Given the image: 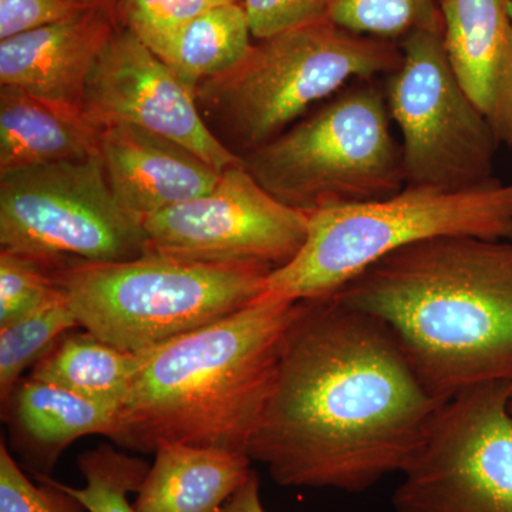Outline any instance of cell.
<instances>
[{
	"label": "cell",
	"instance_id": "cell-1",
	"mask_svg": "<svg viewBox=\"0 0 512 512\" xmlns=\"http://www.w3.org/2000/svg\"><path fill=\"white\" fill-rule=\"evenodd\" d=\"M441 403L382 320L298 301L247 454L284 487L362 493L406 470Z\"/></svg>",
	"mask_w": 512,
	"mask_h": 512
},
{
	"label": "cell",
	"instance_id": "cell-2",
	"mask_svg": "<svg viewBox=\"0 0 512 512\" xmlns=\"http://www.w3.org/2000/svg\"><path fill=\"white\" fill-rule=\"evenodd\" d=\"M332 296L386 323L439 402L477 384L512 383V241L427 239Z\"/></svg>",
	"mask_w": 512,
	"mask_h": 512
},
{
	"label": "cell",
	"instance_id": "cell-3",
	"mask_svg": "<svg viewBox=\"0 0 512 512\" xmlns=\"http://www.w3.org/2000/svg\"><path fill=\"white\" fill-rule=\"evenodd\" d=\"M296 306L264 293L227 318L144 352L110 440L138 453L185 444L247 454Z\"/></svg>",
	"mask_w": 512,
	"mask_h": 512
},
{
	"label": "cell",
	"instance_id": "cell-4",
	"mask_svg": "<svg viewBox=\"0 0 512 512\" xmlns=\"http://www.w3.org/2000/svg\"><path fill=\"white\" fill-rule=\"evenodd\" d=\"M402 59L400 45L356 35L325 16L259 40L237 66L198 84L195 100L212 134L242 158L313 104L352 80L389 76Z\"/></svg>",
	"mask_w": 512,
	"mask_h": 512
},
{
	"label": "cell",
	"instance_id": "cell-5",
	"mask_svg": "<svg viewBox=\"0 0 512 512\" xmlns=\"http://www.w3.org/2000/svg\"><path fill=\"white\" fill-rule=\"evenodd\" d=\"M439 237L512 241V181L463 191L406 185L386 200L313 212L301 251L271 272L265 295L330 296L384 256Z\"/></svg>",
	"mask_w": 512,
	"mask_h": 512
},
{
	"label": "cell",
	"instance_id": "cell-6",
	"mask_svg": "<svg viewBox=\"0 0 512 512\" xmlns=\"http://www.w3.org/2000/svg\"><path fill=\"white\" fill-rule=\"evenodd\" d=\"M274 271L146 254L111 264L77 262L53 275L80 328L114 348L144 353L261 298Z\"/></svg>",
	"mask_w": 512,
	"mask_h": 512
},
{
	"label": "cell",
	"instance_id": "cell-7",
	"mask_svg": "<svg viewBox=\"0 0 512 512\" xmlns=\"http://www.w3.org/2000/svg\"><path fill=\"white\" fill-rule=\"evenodd\" d=\"M386 93L357 80L315 114L242 157L276 200L306 214L393 197L406 187Z\"/></svg>",
	"mask_w": 512,
	"mask_h": 512
},
{
	"label": "cell",
	"instance_id": "cell-8",
	"mask_svg": "<svg viewBox=\"0 0 512 512\" xmlns=\"http://www.w3.org/2000/svg\"><path fill=\"white\" fill-rule=\"evenodd\" d=\"M0 245L57 269L133 261L147 237L111 192L99 151L0 175Z\"/></svg>",
	"mask_w": 512,
	"mask_h": 512
},
{
	"label": "cell",
	"instance_id": "cell-9",
	"mask_svg": "<svg viewBox=\"0 0 512 512\" xmlns=\"http://www.w3.org/2000/svg\"><path fill=\"white\" fill-rule=\"evenodd\" d=\"M400 49L402 63L386 76L384 93L402 134L406 185L463 191L493 181L500 143L458 82L443 29L410 33Z\"/></svg>",
	"mask_w": 512,
	"mask_h": 512
},
{
	"label": "cell",
	"instance_id": "cell-10",
	"mask_svg": "<svg viewBox=\"0 0 512 512\" xmlns=\"http://www.w3.org/2000/svg\"><path fill=\"white\" fill-rule=\"evenodd\" d=\"M511 394V382H490L441 403L394 491V510L512 512Z\"/></svg>",
	"mask_w": 512,
	"mask_h": 512
},
{
	"label": "cell",
	"instance_id": "cell-11",
	"mask_svg": "<svg viewBox=\"0 0 512 512\" xmlns=\"http://www.w3.org/2000/svg\"><path fill=\"white\" fill-rule=\"evenodd\" d=\"M141 222L146 254L278 269L305 244L309 214L276 200L241 163L222 171L214 190Z\"/></svg>",
	"mask_w": 512,
	"mask_h": 512
},
{
	"label": "cell",
	"instance_id": "cell-12",
	"mask_svg": "<svg viewBox=\"0 0 512 512\" xmlns=\"http://www.w3.org/2000/svg\"><path fill=\"white\" fill-rule=\"evenodd\" d=\"M82 111L100 130L133 126L170 138L221 173L242 163L202 119L195 89L124 26L90 74Z\"/></svg>",
	"mask_w": 512,
	"mask_h": 512
},
{
	"label": "cell",
	"instance_id": "cell-13",
	"mask_svg": "<svg viewBox=\"0 0 512 512\" xmlns=\"http://www.w3.org/2000/svg\"><path fill=\"white\" fill-rule=\"evenodd\" d=\"M121 26L116 5L0 40V87L82 111L97 60ZM83 113V111H82Z\"/></svg>",
	"mask_w": 512,
	"mask_h": 512
},
{
	"label": "cell",
	"instance_id": "cell-14",
	"mask_svg": "<svg viewBox=\"0 0 512 512\" xmlns=\"http://www.w3.org/2000/svg\"><path fill=\"white\" fill-rule=\"evenodd\" d=\"M100 156L114 197L141 221L214 190L222 174L170 138L133 126L101 130Z\"/></svg>",
	"mask_w": 512,
	"mask_h": 512
},
{
	"label": "cell",
	"instance_id": "cell-15",
	"mask_svg": "<svg viewBox=\"0 0 512 512\" xmlns=\"http://www.w3.org/2000/svg\"><path fill=\"white\" fill-rule=\"evenodd\" d=\"M441 16L458 82L512 148V0H443Z\"/></svg>",
	"mask_w": 512,
	"mask_h": 512
},
{
	"label": "cell",
	"instance_id": "cell-16",
	"mask_svg": "<svg viewBox=\"0 0 512 512\" xmlns=\"http://www.w3.org/2000/svg\"><path fill=\"white\" fill-rule=\"evenodd\" d=\"M12 441L33 473L49 476L60 454L90 434L109 437L117 410L55 384L25 377L2 407Z\"/></svg>",
	"mask_w": 512,
	"mask_h": 512
},
{
	"label": "cell",
	"instance_id": "cell-17",
	"mask_svg": "<svg viewBox=\"0 0 512 512\" xmlns=\"http://www.w3.org/2000/svg\"><path fill=\"white\" fill-rule=\"evenodd\" d=\"M138 491L137 512H221L251 476L244 453L161 444Z\"/></svg>",
	"mask_w": 512,
	"mask_h": 512
},
{
	"label": "cell",
	"instance_id": "cell-18",
	"mask_svg": "<svg viewBox=\"0 0 512 512\" xmlns=\"http://www.w3.org/2000/svg\"><path fill=\"white\" fill-rule=\"evenodd\" d=\"M100 138L82 111L0 87V175L92 156Z\"/></svg>",
	"mask_w": 512,
	"mask_h": 512
},
{
	"label": "cell",
	"instance_id": "cell-19",
	"mask_svg": "<svg viewBox=\"0 0 512 512\" xmlns=\"http://www.w3.org/2000/svg\"><path fill=\"white\" fill-rule=\"evenodd\" d=\"M143 363L144 353L114 348L87 330H72L36 363L29 376L119 410Z\"/></svg>",
	"mask_w": 512,
	"mask_h": 512
},
{
	"label": "cell",
	"instance_id": "cell-20",
	"mask_svg": "<svg viewBox=\"0 0 512 512\" xmlns=\"http://www.w3.org/2000/svg\"><path fill=\"white\" fill-rule=\"evenodd\" d=\"M251 36L244 5L235 0L201 13L154 53L197 89L198 84L237 66L251 49Z\"/></svg>",
	"mask_w": 512,
	"mask_h": 512
},
{
	"label": "cell",
	"instance_id": "cell-21",
	"mask_svg": "<svg viewBox=\"0 0 512 512\" xmlns=\"http://www.w3.org/2000/svg\"><path fill=\"white\" fill-rule=\"evenodd\" d=\"M80 329L62 292L52 302L0 326V399L8 404L29 367H35L66 333Z\"/></svg>",
	"mask_w": 512,
	"mask_h": 512
},
{
	"label": "cell",
	"instance_id": "cell-22",
	"mask_svg": "<svg viewBox=\"0 0 512 512\" xmlns=\"http://www.w3.org/2000/svg\"><path fill=\"white\" fill-rule=\"evenodd\" d=\"M443 0H329L326 18L356 35L404 39L424 29H443Z\"/></svg>",
	"mask_w": 512,
	"mask_h": 512
},
{
	"label": "cell",
	"instance_id": "cell-23",
	"mask_svg": "<svg viewBox=\"0 0 512 512\" xmlns=\"http://www.w3.org/2000/svg\"><path fill=\"white\" fill-rule=\"evenodd\" d=\"M86 485L74 488L56 481L60 488L72 494L90 512H137L127 500L138 493L150 467L141 458L119 453L109 444L86 451L77 460Z\"/></svg>",
	"mask_w": 512,
	"mask_h": 512
},
{
	"label": "cell",
	"instance_id": "cell-24",
	"mask_svg": "<svg viewBox=\"0 0 512 512\" xmlns=\"http://www.w3.org/2000/svg\"><path fill=\"white\" fill-rule=\"evenodd\" d=\"M59 295L52 268L28 256L0 251V326L37 311Z\"/></svg>",
	"mask_w": 512,
	"mask_h": 512
},
{
	"label": "cell",
	"instance_id": "cell-25",
	"mask_svg": "<svg viewBox=\"0 0 512 512\" xmlns=\"http://www.w3.org/2000/svg\"><path fill=\"white\" fill-rule=\"evenodd\" d=\"M235 0H120L121 26L156 52L174 33L214 6Z\"/></svg>",
	"mask_w": 512,
	"mask_h": 512
},
{
	"label": "cell",
	"instance_id": "cell-26",
	"mask_svg": "<svg viewBox=\"0 0 512 512\" xmlns=\"http://www.w3.org/2000/svg\"><path fill=\"white\" fill-rule=\"evenodd\" d=\"M33 483L0 444V512H90L46 474L33 473Z\"/></svg>",
	"mask_w": 512,
	"mask_h": 512
},
{
	"label": "cell",
	"instance_id": "cell-27",
	"mask_svg": "<svg viewBox=\"0 0 512 512\" xmlns=\"http://www.w3.org/2000/svg\"><path fill=\"white\" fill-rule=\"evenodd\" d=\"M103 5L114 3L109 0H0V40L77 18Z\"/></svg>",
	"mask_w": 512,
	"mask_h": 512
},
{
	"label": "cell",
	"instance_id": "cell-28",
	"mask_svg": "<svg viewBox=\"0 0 512 512\" xmlns=\"http://www.w3.org/2000/svg\"><path fill=\"white\" fill-rule=\"evenodd\" d=\"M329 0H242L258 40L325 18Z\"/></svg>",
	"mask_w": 512,
	"mask_h": 512
},
{
	"label": "cell",
	"instance_id": "cell-29",
	"mask_svg": "<svg viewBox=\"0 0 512 512\" xmlns=\"http://www.w3.org/2000/svg\"><path fill=\"white\" fill-rule=\"evenodd\" d=\"M221 512H265L259 495V478L255 471L227 501Z\"/></svg>",
	"mask_w": 512,
	"mask_h": 512
},
{
	"label": "cell",
	"instance_id": "cell-30",
	"mask_svg": "<svg viewBox=\"0 0 512 512\" xmlns=\"http://www.w3.org/2000/svg\"><path fill=\"white\" fill-rule=\"evenodd\" d=\"M109 2L114 3V5H119L120 0H109Z\"/></svg>",
	"mask_w": 512,
	"mask_h": 512
},
{
	"label": "cell",
	"instance_id": "cell-31",
	"mask_svg": "<svg viewBox=\"0 0 512 512\" xmlns=\"http://www.w3.org/2000/svg\"><path fill=\"white\" fill-rule=\"evenodd\" d=\"M510 412L512 414V394H511V399H510Z\"/></svg>",
	"mask_w": 512,
	"mask_h": 512
}]
</instances>
